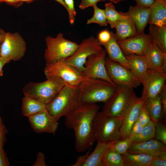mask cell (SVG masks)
<instances>
[{
	"label": "cell",
	"mask_w": 166,
	"mask_h": 166,
	"mask_svg": "<svg viewBox=\"0 0 166 166\" xmlns=\"http://www.w3.org/2000/svg\"><path fill=\"white\" fill-rule=\"evenodd\" d=\"M99 107L96 103L81 104L71 114L65 117V124L74 130L75 148L78 152L87 150L96 140L93 121Z\"/></svg>",
	"instance_id": "1"
},
{
	"label": "cell",
	"mask_w": 166,
	"mask_h": 166,
	"mask_svg": "<svg viewBox=\"0 0 166 166\" xmlns=\"http://www.w3.org/2000/svg\"><path fill=\"white\" fill-rule=\"evenodd\" d=\"M116 86L99 78L84 77L77 87L81 104L105 102L114 92Z\"/></svg>",
	"instance_id": "2"
},
{
	"label": "cell",
	"mask_w": 166,
	"mask_h": 166,
	"mask_svg": "<svg viewBox=\"0 0 166 166\" xmlns=\"http://www.w3.org/2000/svg\"><path fill=\"white\" fill-rule=\"evenodd\" d=\"M81 104L77 87L67 85L48 104L46 108L49 113L58 121L66 117L77 109Z\"/></svg>",
	"instance_id": "3"
},
{
	"label": "cell",
	"mask_w": 166,
	"mask_h": 166,
	"mask_svg": "<svg viewBox=\"0 0 166 166\" xmlns=\"http://www.w3.org/2000/svg\"><path fill=\"white\" fill-rule=\"evenodd\" d=\"M65 84L60 77L52 76L40 82H29L22 88L24 95L36 98L46 105L58 93Z\"/></svg>",
	"instance_id": "4"
},
{
	"label": "cell",
	"mask_w": 166,
	"mask_h": 166,
	"mask_svg": "<svg viewBox=\"0 0 166 166\" xmlns=\"http://www.w3.org/2000/svg\"><path fill=\"white\" fill-rule=\"evenodd\" d=\"M136 97L133 89L116 86L113 93L104 103L102 112L106 115L122 119Z\"/></svg>",
	"instance_id": "5"
},
{
	"label": "cell",
	"mask_w": 166,
	"mask_h": 166,
	"mask_svg": "<svg viewBox=\"0 0 166 166\" xmlns=\"http://www.w3.org/2000/svg\"><path fill=\"white\" fill-rule=\"evenodd\" d=\"M122 119L107 116L98 111L93 121L96 140L112 142L121 140L120 129Z\"/></svg>",
	"instance_id": "6"
},
{
	"label": "cell",
	"mask_w": 166,
	"mask_h": 166,
	"mask_svg": "<svg viewBox=\"0 0 166 166\" xmlns=\"http://www.w3.org/2000/svg\"><path fill=\"white\" fill-rule=\"evenodd\" d=\"M45 42L44 56L46 63L65 60L74 53L78 45L77 43L66 39L62 33L55 37L47 36Z\"/></svg>",
	"instance_id": "7"
},
{
	"label": "cell",
	"mask_w": 166,
	"mask_h": 166,
	"mask_svg": "<svg viewBox=\"0 0 166 166\" xmlns=\"http://www.w3.org/2000/svg\"><path fill=\"white\" fill-rule=\"evenodd\" d=\"M65 60L46 63L44 70L46 78L58 76L64 81L66 85L77 87L84 77L82 72L67 63Z\"/></svg>",
	"instance_id": "8"
},
{
	"label": "cell",
	"mask_w": 166,
	"mask_h": 166,
	"mask_svg": "<svg viewBox=\"0 0 166 166\" xmlns=\"http://www.w3.org/2000/svg\"><path fill=\"white\" fill-rule=\"evenodd\" d=\"M105 66L108 76L115 86H122L133 89L140 84L130 69L107 57Z\"/></svg>",
	"instance_id": "9"
},
{
	"label": "cell",
	"mask_w": 166,
	"mask_h": 166,
	"mask_svg": "<svg viewBox=\"0 0 166 166\" xmlns=\"http://www.w3.org/2000/svg\"><path fill=\"white\" fill-rule=\"evenodd\" d=\"M103 49L97 39L91 36L83 40L78 45L74 53L65 61L68 64L83 72L88 57L100 53Z\"/></svg>",
	"instance_id": "10"
},
{
	"label": "cell",
	"mask_w": 166,
	"mask_h": 166,
	"mask_svg": "<svg viewBox=\"0 0 166 166\" xmlns=\"http://www.w3.org/2000/svg\"><path fill=\"white\" fill-rule=\"evenodd\" d=\"M26 49V42L19 33L8 32L1 44L0 56L10 61H17L23 57Z\"/></svg>",
	"instance_id": "11"
},
{
	"label": "cell",
	"mask_w": 166,
	"mask_h": 166,
	"mask_svg": "<svg viewBox=\"0 0 166 166\" xmlns=\"http://www.w3.org/2000/svg\"><path fill=\"white\" fill-rule=\"evenodd\" d=\"M106 55L105 50L103 49L100 53L89 56L85 63L82 73L84 77L103 79L115 86L109 77L106 70Z\"/></svg>",
	"instance_id": "12"
},
{
	"label": "cell",
	"mask_w": 166,
	"mask_h": 166,
	"mask_svg": "<svg viewBox=\"0 0 166 166\" xmlns=\"http://www.w3.org/2000/svg\"><path fill=\"white\" fill-rule=\"evenodd\" d=\"M166 73L148 69L144 81L141 97L144 102L147 100L160 95L166 86Z\"/></svg>",
	"instance_id": "13"
},
{
	"label": "cell",
	"mask_w": 166,
	"mask_h": 166,
	"mask_svg": "<svg viewBox=\"0 0 166 166\" xmlns=\"http://www.w3.org/2000/svg\"><path fill=\"white\" fill-rule=\"evenodd\" d=\"M28 118L32 128L36 133L55 134L58 126V120L46 108Z\"/></svg>",
	"instance_id": "14"
},
{
	"label": "cell",
	"mask_w": 166,
	"mask_h": 166,
	"mask_svg": "<svg viewBox=\"0 0 166 166\" xmlns=\"http://www.w3.org/2000/svg\"><path fill=\"white\" fill-rule=\"evenodd\" d=\"M151 41L148 34L144 32L126 39L117 41L124 55H144Z\"/></svg>",
	"instance_id": "15"
},
{
	"label": "cell",
	"mask_w": 166,
	"mask_h": 166,
	"mask_svg": "<svg viewBox=\"0 0 166 166\" xmlns=\"http://www.w3.org/2000/svg\"><path fill=\"white\" fill-rule=\"evenodd\" d=\"M127 152L142 153L156 158L166 159V145L160 141L152 139L143 142L132 143Z\"/></svg>",
	"instance_id": "16"
},
{
	"label": "cell",
	"mask_w": 166,
	"mask_h": 166,
	"mask_svg": "<svg viewBox=\"0 0 166 166\" xmlns=\"http://www.w3.org/2000/svg\"><path fill=\"white\" fill-rule=\"evenodd\" d=\"M144 101L141 97H136L123 116L120 129L121 140L128 137L131 128L137 120Z\"/></svg>",
	"instance_id": "17"
},
{
	"label": "cell",
	"mask_w": 166,
	"mask_h": 166,
	"mask_svg": "<svg viewBox=\"0 0 166 166\" xmlns=\"http://www.w3.org/2000/svg\"><path fill=\"white\" fill-rule=\"evenodd\" d=\"M144 55L147 61L149 69L166 73V55L154 42H150Z\"/></svg>",
	"instance_id": "18"
},
{
	"label": "cell",
	"mask_w": 166,
	"mask_h": 166,
	"mask_svg": "<svg viewBox=\"0 0 166 166\" xmlns=\"http://www.w3.org/2000/svg\"><path fill=\"white\" fill-rule=\"evenodd\" d=\"M127 60L130 70L143 85L149 69L147 60L144 55L135 54L124 55Z\"/></svg>",
	"instance_id": "19"
},
{
	"label": "cell",
	"mask_w": 166,
	"mask_h": 166,
	"mask_svg": "<svg viewBox=\"0 0 166 166\" xmlns=\"http://www.w3.org/2000/svg\"><path fill=\"white\" fill-rule=\"evenodd\" d=\"M124 13L134 22L138 34L144 32L149 22V7H144L136 5L134 6H130L128 11Z\"/></svg>",
	"instance_id": "20"
},
{
	"label": "cell",
	"mask_w": 166,
	"mask_h": 166,
	"mask_svg": "<svg viewBox=\"0 0 166 166\" xmlns=\"http://www.w3.org/2000/svg\"><path fill=\"white\" fill-rule=\"evenodd\" d=\"M115 28L116 30L115 36L117 41L133 37L138 34L134 22L127 15L118 21Z\"/></svg>",
	"instance_id": "21"
},
{
	"label": "cell",
	"mask_w": 166,
	"mask_h": 166,
	"mask_svg": "<svg viewBox=\"0 0 166 166\" xmlns=\"http://www.w3.org/2000/svg\"><path fill=\"white\" fill-rule=\"evenodd\" d=\"M116 141H97L94 149L88 154L82 166H103L102 160L104 155Z\"/></svg>",
	"instance_id": "22"
},
{
	"label": "cell",
	"mask_w": 166,
	"mask_h": 166,
	"mask_svg": "<svg viewBox=\"0 0 166 166\" xmlns=\"http://www.w3.org/2000/svg\"><path fill=\"white\" fill-rule=\"evenodd\" d=\"M149 10V25L166 26V0H155Z\"/></svg>",
	"instance_id": "23"
},
{
	"label": "cell",
	"mask_w": 166,
	"mask_h": 166,
	"mask_svg": "<svg viewBox=\"0 0 166 166\" xmlns=\"http://www.w3.org/2000/svg\"><path fill=\"white\" fill-rule=\"evenodd\" d=\"M103 46L105 48L108 58L130 69L127 60L118 44L113 33L110 40Z\"/></svg>",
	"instance_id": "24"
},
{
	"label": "cell",
	"mask_w": 166,
	"mask_h": 166,
	"mask_svg": "<svg viewBox=\"0 0 166 166\" xmlns=\"http://www.w3.org/2000/svg\"><path fill=\"white\" fill-rule=\"evenodd\" d=\"M148 34L154 42L166 55V26L150 25Z\"/></svg>",
	"instance_id": "25"
},
{
	"label": "cell",
	"mask_w": 166,
	"mask_h": 166,
	"mask_svg": "<svg viewBox=\"0 0 166 166\" xmlns=\"http://www.w3.org/2000/svg\"><path fill=\"white\" fill-rule=\"evenodd\" d=\"M46 105L36 98L24 95L22 100V114L28 117L46 109Z\"/></svg>",
	"instance_id": "26"
},
{
	"label": "cell",
	"mask_w": 166,
	"mask_h": 166,
	"mask_svg": "<svg viewBox=\"0 0 166 166\" xmlns=\"http://www.w3.org/2000/svg\"><path fill=\"white\" fill-rule=\"evenodd\" d=\"M121 155L124 166H149L151 161L156 158L142 153L126 152Z\"/></svg>",
	"instance_id": "27"
},
{
	"label": "cell",
	"mask_w": 166,
	"mask_h": 166,
	"mask_svg": "<svg viewBox=\"0 0 166 166\" xmlns=\"http://www.w3.org/2000/svg\"><path fill=\"white\" fill-rule=\"evenodd\" d=\"M151 120L155 123L160 121L163 116V109L160 95L149 99L144 102Z\"/></svg>",
	"instance_id": "28"
},
{
	"label": "cell",
	"mask_w": 166,
	"mask_h": 166,
	"mask_svg": "<svg viewBox=\"0 0 166 166\" xmlns=\"http://www.w3.org/2000/svg\"><path fill=\"white\" fill-rule=\"evenodd\" d=\"M104 10L108 23L112 28H115L118 21L127 16L124 12L117 11L114 5L111 2L105 4Z\"/></svg>",
	"instance_id": "29"
},
{
	"label": "cell",
	"mask_w": 166,
	"mask_h": 166,
	"mask_svg": "<svg viewBox=\"0 0 166 166\" xmlns=\"http://www.w3.org/2000/svg\"><path fill=\"white\" fill-rule=\"evenodd\" d=\"M155 134V123L152 120L143 126L140 132L132 140V143L143 142L153 139Z\"/></svg>",
	"instance_id": "30"
},
{
	"label": "cell",
	"mask_w": 166,
	"mask_h": 166,
	"mask_svg": "<svg viewBox=\"0 0 166 166\" xmlns=\"http://www.w3.org/2000/svg\"><path fill=\"white\" fill-rule=\"evenodd\" d=\"M102 161L103 166H124L121 155L113 151L111 148L105 152Z\"/></svg>",
	"instance_id": "31"
},
{
	"label": "cell",
	"mask_w": 166,
	"mask_h": 166,
	"mask_svg": "<svg viewBox=\"0 0 166 166\" xmlns=\"http://www.w3.org/2000/svg\"><path fill=\"white\" fill-rule=\"evenodd\" d=\"M94 8V14L93 17L88 19L87 22L88 24L92 23L98 24L100 26H106L108 22L106 19L105 10L99 8L97 4L93 6Z\"/></svg>",
	"instance_id": "32"
},
{
	"label": "cell",
	"mask_w": 166,
	"mask_h": 166,
	"mask_svg": "<svg viewBox=\"0 0 166 166\" xmlns=\"http://www.w3.org/2000/svg\"><path fill=\"white\" fill-rule=\"evenodd\" d=\"M132 143L128 137L121 140L117 141L112 146L111 148L113 151L121 155L126 152Z\"/></svg>",
	"instance_id": "33"
},
{
	"label": "cell",
	"mask_w": 166,
	"mask_h": 166,
	"mask_svg": "<svg viewBox=\"0 0 166 166\" xmlns=\"http://www.w3.org/2000/svg\"><path fill=\"white\" fill-rule=\"evenodd\" d=\"M156 139L166 145V125L160 121L155 123Z\"/></svg>",
	"instance_id": "34"
},
{
	"label": "cell",
	"mask_w": 166,
	"mask_h": 166,
	"mask_svg": "<svg viewBox=\"0 0 166 166\" xmlns=\"http://www.w3.org/2000/svg\"><path fill=\"white\" fill-rule=\"evenodd\" d=\"M66 6V9L67 10L69 14V19L70 24H73L76 15L73 0H64Z\"/></svg>",
	"instance_id": "35"
},
{
	"label": "cell",
	"mask_w": 166,
	"mask_h": 166,
	"mask_svg": "<svg viewBox=\"0 0 166 166\" xmlns=\"http://www.w3.org/2000/svg\"><path fill=\"white\" fill-rule=\"evenodd\" d=\"M138 120L143 127L151 121L149 113L144 103L140 111Z\"/></svg>",
	"instance_id": "36"
},
{
	"label": "cell",
	"mask_w": 166,
	"mask_h": 166,
	"mask_svg": "<svg viewBox=\"0 0 166 166\" xmlns=\"http://www.w3.org/2000/svg\"><path fill=\"white\" fill-rule=\"evenodd\" d=\"M113 33L107 29L102 30L98 33L97 39L101 45L106 44L110 40Z\"/></svg>",
	"instance_id": "37"
},
{
	"label": "cell",
	"mask_w": 166,
	"mask_h": 166,
	"mask_svg": "<svg viewBox=\"0 0 166 166\" xmlns=\"http://www.w3.org/2000/svg\"><path fill=\"white\" fill-rule=\"evenodd\" d=\"M8 132V130L0 116V150L4 149V146L7 141L6 135Z\"/></svg>",
	"instance_id": "38"
},
{
	"label": "cell",
	"mask_w": 166,
	"mask_h": 166,
	"mask_svg": "<svg viewBox=\"0 0 166 166\" xmlns=\"http://www.w3.org/2000/svg\"><path fill=\"white\" fill-rule=\"evenodd\" d=\"M143 127L137 119L132 126L128 137L132 142L133 139L140 132Z\"/></svg>",
	"instance_id": "39"
},
{
	"label": "cell",
	"mask_w": 166,
	"mask_h": 166,
	"mask_svg": "<svg viewBox=\"0 0 166 166\" xmlns=\"http://www.w3.org/2000/svg\"><path fill=\"white\" fill-rule=\"evenodd\" d=\"M36 157V159L33 165V166H46L45 157L44 153L41 152H38Z\"/></svg>",
	"instance_id": "40"
},
{
	"label": "cell",
	"mask_w": 166,
	"mask_h": 166,
	"mask_svg": "<svg viewBox=\"0 0 166 166\" xmlns=\"http://www.w3.org/2000/svg\"><path fill=\"white\" fill-rule=\"evenodd\" d=\"M161 101L163 109V116L166 117V85L164 86L160 94Z\"/></svg>",
	"instance_id": "41"
},
{
	"label": "cell",
	"mask_w": 166,
	"mask_h": 166,
	"mask_svg": "<svg viewBox=\"0 0 166 166\" xmlns=\"http://www.w3.org/2000/svg\"><path fill=\"white\" fill-rule=\"evenodd\" d=\"M100 1L101 0H81L79 7L81 9L83 10L89 6H93Z\"/></svg>",
	"instance_id": "42"
},
{
	"label": "cell",
	"mask_w": 166,
	"mask_h": 166,
	"mask_svg": "<svg viewBox=\"0 0 166 166\" xmlns=\"http://www.w3.org/2000/svg\"><path fill=\"white\" fill-rule=\"evenodd\" d=\"M10 163L4 149L0 150V166H9Z\"/></svg>",
	"instance_id": "43"
},
{
	"label": "cell",
	"mask_w": 166,
	"mask_h": 166,
	"mask_svg": "<svg viewBox=\"0 0 166 166\" xmlns=\"http://www.w3.org/2000/svg\"><path fill=\"white\" fill-rule=\"evenodd\" d=\"M166 159L155 158L150 162L149 166H166Z\"/></svg>",
	"instance_id": "44"
},
{
	"label": "cell",
	"mask_w": 166,
	"mask_h": 166,
	"mask_svg": "<svg viewBox=\"0 0 166 166\" xmlns=\"http://www.w3.org/2000/svg\"><path fill=\"white\" fill-rule=\"evenodd\" d=\"M137 5L146 7H149L155 0H135Z\"/></svg>",
	"instance_id": "45"
},
{
	"label": "cell",
	"mask_w": 166,
	"mask_h": 166,
	"mask_svg": "<svg viewBox=\"0 0 166 166\" xmlns=\"http://www.w3.org/2000/svg\"><path fill=\"white\" fill-rule=\"evenodd\" d=\"M10 61L0 56V77L3 75V67L6 64L9 63Z\"/></svg>",
	"instance_id": "46"
},
{
	"label": "cell",
	"mask_w": 166,
	"mask_h": 166,
	"mask_svg": "<svg viewBox=\"0 0 166 166\" xmlns=\"http://www.w3.org/2000/svg\"><path fill=\"white\" fill-rule=\"evenodd\" d=\"M88 154L87 153L85 155L79 157L76 162L72 166H81L85 161Z\"/></svg>",
	"instance_id": "47"
},
{
	"label": "cell",
	"mask_w": 166,
	"mask_h": 166,
	"mask_svg": "<svg viewBox=\"0 0 166 166\" xmlns=\"http://www.w3.org/2000/svg\"><path fill=\"white\" fill-rule=\"evenodd\" d=\"M3 2H5L8 4L13 5L21 3L19 2L18 0H0V3Z\"/></svg>",
	"instance_id": "48"
},
{
	"label": "cell",
	"mask_w": 166,
	"mask_h": 166,
	"mask_svg": "<svg viewBox=\"0 0 166 166\" xmlns=\"http://www.w3.org/2000/svg\"><path fill=\"white\" fill-rule=\"evenodd\" d=\"M5 33L0 32V43L1 44L4 38Z\"/></svg>",
	"instance_id": "49"
},
{
	"label": "cell",
	"mask_w": 166,
	"mask_h": 166,
	"mask_svg": "<svg viewBox=\"0 0 166 166\" xmlns=\"http://www.w3.org/2000/svg\"><path fill=\"white\" fill-rule=\"evenodd\" d=\"M60 3L66 9V6H65L64 0H55Z\"/></svg>",
	"instance_id": "50"
},
{
	"label": "cell",
	"mask_w": 166,
	"mask_h": 166,
	"mask_svg": "<svg viewBox=\"0 0 166 166\" xmlns=\"http://www.w3.org/2000/svg\"><path fill=\"white\" fill-rule=\"evenodd\" d=\"M35 0H18V1L20 3L22 2H30Z\"/></svg>",
	"instance_id": "51"
},
{
	"label": "cell",
	"mask_w": 166,
	"mask_h": 166,
	"mask_svg": "<svg viewBox=\"0 0 166 166\" xmlns=\"http://www.w3.org/2000/svg\"><path fill=\"white\" fill-rule=\"evenodd\" d=\"M111 1V2L115 3H117L121 2V1L124 0H109Z\"/></svg>",
	"instance_id": "52"
},
{
	"label": "cell",
	"mask_w": 166,
	"mask_h": 166,
	"mask_svg": "<svg viewBox=\"0 0 166 166\" xmlns=\"http://www.w3.org/2000/svg\"><path fill=\"white\" fill-rule=\"evenodd\" d=\"M0 32H3V33H5V31L2 29H1V28H0Z\"/></svg>",
	"instance_id": "53"
},
{
	"label": "cell",
	"mask_w": 166,
	"mask_h": 166,
	"mask_svg": "<svg viewBox=\"0 0 166 166\" xmlns=\"http://www.w3.org/2000/svg\"><path fill=\"white\" fill-rule=\"evenodd\" d=\"M1 43H0V54L1 52Z\"/></svg>",
	"instance_id": "54"
},
{
	"label": "cell",
	"mask_w": 166,
	"mask_h": 166,
	"mask_svg": "<svg viewBox=\"0 0 166 166\" xmlns=\"http://www.w3.org/2000/svg\"><path fill=\"white\" fill-rule=\"evenodd\" d=\"M105 0H101V1H105Z\"/></svg>",
	"instance_id": "55"
}]
</instances>
